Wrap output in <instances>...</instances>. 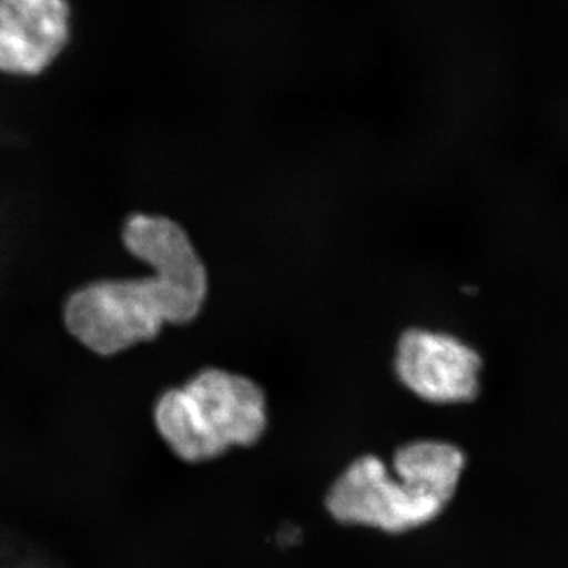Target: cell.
Returning <instances> with one entry per match:
<instances>
[{
  "instance_id": "cell-1",
  "label": "cell",
  "mask_w": 568,
  "mask_h": 568,
  "mask_svg": "<svg viewBox=\"0 0 568 568\" xmlns=\"http://www.w3.org/2000/svg\"><path fill=\"white\" fill-rule=\"evenodd\" d=\"M454 444L418 440L396 450L392 469L383 459H355L328 489V514L346 526L405 534L435 521L454 499L465 470Z\"/></svg>"
},
{
  "instance_id": "cell-2",
  "label": "cell",
  "mask_w": 568,
  "mask_h": 568,
  "mask_svg": "<svg viewBox=\"0 0 568 568\" xmlns=\"http://www.w3.org/2000/svg\"><path fill=\"white\" fill-rule=\"evenodd\" d=\"M164 443L183 462L203 463L264 435L263 390L244 376L209 368L160 396L153 410Z\"/></svg>"
},
{
  "instance_id": "cell-3",
  "label": "cell",
  "mask_w": 568,
  "mask_h": 568,
  "mask_svg": "<svg viewBox=\"0 0 568 568\" xmlns=\"http://www.w3.org/2000/svg\"><path fill=\"white\" fill-rule=\"evenodd\" d=\"M207 291L153 272L140 280H110L81 287L63 310L67 328L100 355L121 353L159 335L164 324H186L200 315Z\"/></svg>"
},
{
  "instance_id": "cell-4",
  "label": "cell",
  "mask_w": 568,
  "mask_h": 568,
  "mask_svg": "<svg viewBox=\"0 0 568 568\" xmlns=\"http://www.w3.org/2000/svg\"><path fill=\"white\" fill-rule=\"evenodd\" d=\"M395 368L410 392L437 405L470 402L480 390V357L452 335L422 328L405 332Z\"/></svg>"
},
{
  "instance_id": "cell-5",
  "label": "cell",
  "mask_w": 568,
  "mask_h": 568,
  "mask_svg": "<svg viewBox=\"0 0 568 568\" xmlns=\"http://www.w3.org/2000/svg\"><path fill=\"white\" fill-rule=\"evenodd\" d=\"M65 0H0V71L37 74L69 39Z\"/></svg>"
}]
</instances>
